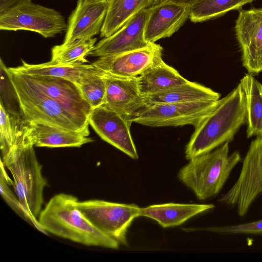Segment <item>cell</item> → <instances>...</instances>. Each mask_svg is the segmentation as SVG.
<instances>
[{"instance_id": "21", "label": "cell", "mask_w": 262, "mask_h": 262, "mask_svg": "<svg viewBox=\"0 0 262 262\" xmlns=\"http://www.w3.org/2000/svg\"><path fill=\"white\" fill-rule=\"evenodd\" d=\"M221 94L195 82H186L145 96L146 106L159 103L219 100Z\"/></svg>"}, {"instance_id": "25", "label": "cell", "mask_w": 262, "mask_h": 262, "mask_svg": "<svg viewBox=\"0 0 262 262\" xmlns=\"http://www.w3.org/2000/svg\"><path fill=\"white\" fill-rule=\"evenodd\" d=\"M254 0H200L189 7V18L203 22L223 15L231 10L241 9Z\"/></svg>"}, {"instance_id": "19", "label": "cell", "mask_w": 262, "mask_h": 262, "mask_svg": "<svg viewBox=\"0 0 262 262\" xmlns=\"http://www.w3.org/2000/svg\"><path fill=\"white\" fill-rule=\"evenodd\" d=\"M22 65L8 68L12 72L27 75H41L61 77L78 84L84 77L94 74L103 73L93 63H55L50 61L40 64H30L22 60Z\"/></svg>"}, {"instance_id": "28", "label": "cell", "mask_w": 262, "mask_h": 262, "mask_svg": "<svg viewBox=\"0 0 262 262\" xmlns=\"http://www.w3.org/2000/svg\"><path fill=\"white\" fill-rule=\"evenodd\" d=\"M5 166L1 159L0 191L2 198L8 205L21 217L33 226L40 232L48 234L40 225L38 219L26 210L10 188L13 181L8 176Z\"/></svg>"}, {"instance_id": "11", "label": "cell", "mask_w": 262, "mask_h": 262, "mask_svg": "<svg viewBox=\"0 0 262 262\" xmlns=\"http://www.w3.org/2000/svg\"><path fill=\"white\" fill-rule=\"evenodd\" d=\"M88 122L100 138L134 160L138 154L132 138V123L117 112L104 105L93 109Z\"/></svg>"}, {"instance_id": "12", "label": "cell", "mask_w": 262, "mask_h": 262, "mask_svg": "<svg viewBox=\"0 0 262 262\" xmlns=\"http://www.w3.org/2000/svg\"><path fill=\"white\" fill-rule=\"evenodd\" d=\"M162 47L150 43L142 49L98 57L92 63L104 73L121 78H136L161 61Z\"/></svg>"}, {"instance_id": "16", "label": "cell", "mask_w": 262, "mask_h": 262, "mask_svg": "<svg viewBox=\"0 0 262 262\" xmlns=\"http://www.w3.org/2000/svg\"><path fill=\"white\" fill-rule=\"evenodd\" d=\"M106 93L104 105L131 120L146 106L136 78H121L104 73Z\"/></svg>"}, {"instance_id": "10", "label": "cell", "mask_w": 262, "mask_h": 262, "mask_svg": "<svg viewBox=\"0 0 262 262\" xmlns=\"http://www.w3.org/2000/svg\"><path fill=\"white\" fill-rule=\"evenodd\" d=\"M235 32L243 66L250 74L262 72V8L239 11Z\"/></svg>"}, {"instance_id": "7", "label": "cell", "mask_w": 262, "mask_h": 262, "mask_svg": "<svg viewBox=\"0 0 262 262\" xmlns=\"http://www.w3.org/2000/svg\"><path fill=\"white\" fill-rule=\"evenodd\" d=\"M77 206L96 228L120 244L127 245V230L140 216L141 208L137 205L95 199L79 201Z\"/></svg>"}, {"instance_id": "33", "label": "cell", "mask_w": 262, "mask_h": 262, "mask_svg": "<svg viewBox=\"0 0 262 262\" xmlns=\"http://www.w3.org/2000/svg\"><path fill=\"white\" fill-rule=\"evenodd\" d=\"M3 1V0H0V1Z\"/></svg>"}, {"instance_id": "3", "label": "cell", "mask_w": 262, "mask_h": 262, "mask_svg": "<svg viewBox=\"0 0 262 262\" xmlns=\"http://www.w3.org/2000/svg\"><path fill=\"white\" fill-rule=\"evenodd\" d=\"M227 142L209 152L189 160L179 171L178 177L201 200L219 193L235 166L241 161L240 154H229Z\"/></svg>"}, {"instance_id": "31", "label": "cell", "mask_w": 262, "mask_h": 262, "mask_svg": "<svg viewBox=\"0 0 262 262\" xmlns=\"http://www.w3.org/2000/svg\"><path fill=\"white\" fill-rule=\"evenodd\" d=\"M204 230L225 234H262V219L239 225L209 227Z\"/></svg>"}, {"instance_id": "18", "label": "cell", "mask_w": 262, "mask_h": 262, "mask_svg": "<svg viewBox=\"0 0 262 262\" xmlns=\"http://www.w3.org/2000/svg\"><path fill=\"white\" fill-rule=\"evenodd\" d=\"M24 135L37 147H79L93 141L89 137V126L73 130L43 123L25 122Z\"/></svg>"}, {"instance_id": "2", "label": "cell", "mask_w": 262, "mask_h": 262, "mask_svg": "<svg viewBox=\"0 0 262 262\" xmlns=\"http://www.w3.org/2000/svg\"><path fill=\"white\" fill-rule=\"evenodd\" d=\"M78 199L60 193L41 210L38 222L48 233L88 246L117 249L120 244L96 228L78 207Z\"/></svg>"}, {"instance_id": "5", "label": "cell", "mask_w": 262, "mask_h": 262, "mask_svg": "<svg viewBox=\"0 0 262 262\" xmlns=\"http://www.w3.org/2000/svg\"><path fill=\"white\" fill-rule=\"evenodd\" d=\"M7 71L25 122L43 123L73 130H81L89 126L82 125L26 75L12 72L8 68Z\"/></svg>"}, {"instance_id": "30", "label": "cell", "mask_w": 262, "mask_h": 262, "mask_svg": "<svg viewBox=\"0 0 262 262\" xmlns=\"http://www.w3.org/2000/svg\"><path fill=\"white\" fill-rule=\"evenodd\" d=\"M1 102L11 114L21 117L18 98L8 75L7 67L1 59ZM22 118V117H21Z\"/></svg>"}, {"instance_id": "27", "label": "cell", "mask_w": 262, "mask_h": 262, "mask_svg": "<svg viewBox=\"0 0 262 262\" xmlns=\"http://www.w3.org/2000/svg\"><path fill=\"white\" fill-rule=\"evenodd\" d=\"M97 38L78 39L54 46L51 50L52 62L55 63H86V57L94 49Z\"/></svg>"}, {"instance_id": "6", "label": "cell", "mask_w": 262, "mask_h": 262, "mask_svg": "<svg viewBox=\"0 0 262 262\" xmlns=\"http://www.w3.org/2000/svg\"><path fill=\"white\" fill-rule=\"evenodd\" d=\"M67 27L58 11L31 0H22L0 13L1 30L30 31L50 38L66 31Z\"/></svg>"}, {"instance_id": "26", "label": "cell", "mask_w": 262, "mask_h": 262, "mask_svg": "<svg viewBox=\"0 0 262 262\" xmlns=\"http://www.w3.org/2000/svg\"><path fill=\"white\" fill-rule=\"evenodd\" d=\"M0 145L2 158L8 155L23 140L25 122L0 104Z\"/></svg>"}, {"instance_id": "8", "label": "cell", "mask_w": 262, "mask_h": 262, "mask_svg": "<svg viewBox=\"0 0 262 262\" xmlns=\"http://www.w3.org/2000/svg\"><path fill=\"white\" fill-rule=\"evenodd\" d=\"M261 193L262 137H257L251 142L243 159L236 181L220 201L236 206L238 215L243 216Z\"/></svg>"}, {"instance_id": "22", "label": "cell", "mask_w": 262, "mask_h": 262, "mask_svg": "<svg viewBox=\"0 0 262 262\" xmlns=\"http://www.w3.org/2000/svg\"><path fill=\"white\" fill-rule=\"evenodd\" d=\"M187 81V79L163 60L137 77L139 90L144 96L162 92Z\"/></svg>"}, {"instance_id": "14", "label": "cell", "mask_w": 262, "mask_h": 262, "mask_svg": "<svg viewBox=\"0 0 262 262\" xmlns=\"http://www.w3.org/2000/svg\"><path fill=\"white\" fill-rule=\"evenodd\" d=\"M147 16V8L139 12L114 33L100 40L90 55L98 57L108 56L149 46L151 42H148L144 37Z\"/></svg>"}, {"instance_id": "17", "label": "cell", "mask_w": 262, "mask_h": 262, "mask_svg": "<svg viewBox=\"0 0 262 262\" xmlns=\"http://www.w3.org/2000/svg\"><path fill=\"white\" fill-rule=\"evenodd\" d=\"M144 37L149 43L169 37L189 18V7L166 2L148 7Z\"/></svg>"}, {"instance_id": "32", "label": "cell", "mask_w": 262, "mask_h": 262, "mask_svg": "<svg viewBox=\"0 0 262 262\" xmlns=\"http://www.w3.org/2000/svg\"><path fill=\"white\" fill-rule=\"evenodd\" d=\"M200 0H154L152 5L166 2H171L177 4L190 7Z\"/></svg>"}, {"instance_id": "20", "label": "cell", "mask_w": 262, "mask_h": 262, "mask_svg": "<svg viewBox=\"0 0 262 262\" xmlns=\"http://www.w3.org/2000/svg\"><path fill=\"white\" fill-rule=\"evenodd\" d=\"M214 207L212 204H155L141 208L140 216L153 219L163 228H168L180 226L194 216Z\"/></svg>"}, {"instance_id": "13", "label": "cell", "mask_w": 262, "mask_h": 262, "mask_svg": "<svg viewBox=\"0 0 262 262\" xmlns=\"http://www.w3.org/2000/svg\"><path fill=\"white\" fill-rule=\"evenodd\" d=\"M26 75L82 125L89 126L88 118L93 108L84 98L75 83L61 77Z\"/></svg>"}, {"instance_id": "15", "label": "cell", "mask_w": 262, "mask_h": 262, "mask_svg": "<svg viewBox=\"0 0 262 262\" xmlns=\"http://www.w3.org/2000/svg\"><path fill=\"white\" fill-rule=\"evenodd\" d=\"M108 0H78L69 16L63 43L89 39L100 33Z\"/></svg>"}, {"instance_id": "29", "label": "cell", "mask_w": 262, "mask_h": 262, "mask_svg": "<svg viewBox=\"0 0 262 262\" xmlns=\"http://www.w3.org/2000/svg\"><path fill=\"white\" fill-rule=\"evenodd\" d=\"M104 73L88 75L77 84L84 98L93 109L104 103L106 83Z\"/></svg>"}, {"instance_id": "24", "label": "cell", "mask_w": 262, "mask_h": 262, "mask_svg": "<svg viewBox=\"0 0 262 262\" xmlns=\"http://www.w3.org/2000/svg\"><path fill=\"white\" fill-rule=\"evenodd\" d=\"M154 0H108L100 37L111 36L136 14L151 6Z\"/></svg>"}, {"instance_id": "9", "label": "cell", "mask_w": 262, "mask_h": 262, "mask_svg": "<svg viewBox=\"0 0 262 262\" xmlns=\"http://www.w3.org/2000/svg\"><path fill=\"white\" fill-rule=\"evenodd\" d=\"M219 100L149 105L140 110L131 122L151 127L186 125L195 127L213 109Z\"/></svg>"}, {"instance_id": "1", "label": "cell", "mask_w": 262, "mask_h": 262, "mask_svg": "<svg viewBox=\"0 0 262 262\" xmlns=\"http://www.w3.org/2000/svg\"><path fill=\"white\" fill-rule=\"evenodd\" d=\"M246 122L245 98L239 83L194 127L185 147L186 158L189 160L231 142Z\"/></svg>"}, {"instance_id": "23", "label": "cell", "mask_w": 262, "mask_h": 262, "mask_svg": "<svg viewBox=\"0 0 262 262\" xmlns=\"http://www.w3.org/2000/svg\"><path fill=\"white\" fill-rule=\"evenodd\" d=\"M239 84L245 98L247 137H262V84L250 74Z\"/></svg>"}, {"instance_id": "4", "label": "cell", "mask_w": 262, "mask_h": 262, "mask_svg": "<svg viewBox=\"0 0 262 262\" xmlns=\"http://www.w3.org/2000/svg\"><path fill=\"white\" fill-rule=\"evenodd\" d=\"M1 160L12 176V186L22 206L38 219L43 202V190L48 184L34 145L24 135L18 145Z\"/></svg>"}]
</instances>
